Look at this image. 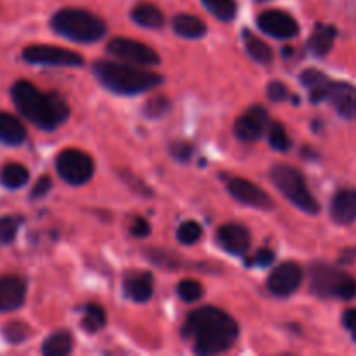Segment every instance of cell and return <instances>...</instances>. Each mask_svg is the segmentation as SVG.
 Returning a JSON list of instances; mask_svg holds the SVG:
<instances>
[{"label": "cell", "mask_w": 356, "mask_h": 356, "mask_svg": "<svg viewBox=\"0 0 356 356\" xmlns=\"http://www.w3.org/2000/svg\"><path fill=\"white\" fill-rule=\"evenodd\" d=\"M172 26L174 31L184 38H200L207 31V26L202 23V19L190 16V14H179V16L174 17Z\"/></svg>", "instance_id": "cell-21"}, {"label": "cell", "mask_w": 356, "mask_h": 356, "mask_svg": "<svg viewBox=\"0 0 356 356\" xmlns=\"http://www.w3.org/2000/svg\"><path fill=\"white\" fill-rule=\"evenodd\" d=\"M312 291L322 298H356V278L329 264L316 263L312 266Z\"/></svg>", "instance_id": "cell-7"}, {"label": "cell", "mask_w": 356, "mask_h": 356, "mask_svg": "<svg viewBox=\"0 0 356 356\" xmlns=\"http://www.w3.org/2000/svg\"><path fill=\"white\" fill-rule=\"evenodd\" d=\"M73 350V336L66 330H59L49 336L42 346V353L45 356H65Z\"/></svg>", "instance_id": "cell-23"}, {"label": "cell", "mask_w": 356, "mask_h": 356, "mask_svg": "<svg viewBox=\"0 0 356 356\" xmlns=\"http://www.w3.org/2000/svg\"><path fill=\"white\" fill-rule=\"evenodd\" d=\"M271 181L280 190V193L287 200H291L296 207L308 212V214H318V202L313 197L312 191L308 190V184H306L305 177H302V174L298 169L278 163V165L271 169Z\"/></svg>", "instance_id": "cell-6"}, {"label": "cell", "mask_w": 356, "mask_h": 356, "mask_svg": "<svg viewBox=\"0 0 356 356\" xmlns=\"http://www.w3.org/2000/svg\"><path fill=\"white\" fill-rule=\"evenodd\" d=\"M108 52L115 58L136 66H153L160 63V56L156 54L155 49L138 40H131V38H111L108 44Z\"/></svg>", "instance_id": "cell-9"}, {"label": "cell", "mask_w": 356, "mask_h": 356, "mask_svg": "<svg viewBox=\"0 0 356 356\" xmlns=\"http://www.w3.org/2000/svg\"><path fill=\"white\" fill-rule=\"evenodd\" d=\"M273 259H275L273 250H270V249H261L259 252H257L256 256L252 257V261H250V263L257 264V266H268V264L273 263Z\"/></svg>", "instance_id": "cell-38"}, {"label": "cell", "mask_w": 356, "mask_h": 356, "mask_svg": "<svg viewBox=\"0 0 356 356\" xmlns=\"http://www.w3.org/2000/svg\"><path fill=\"white\" fill-rule=\"evenodd\" d=\"M51 26L63 37L75 42L90 44L106 33V24L101 17L83 9H61L52 16Z\"/></svg>", "instance_id": "cell-5"}, {"label": "cell", "mask_w": 356, "mask_h": 356, "mask_svg": "<svg viewBox=\"0 0 356 356\" xmlns=\"http://www.w3.org/2000/svg\"><path fill=\"white\" fill-rule=\"evenodd\" d=\"M343 323L344 327H346L348 330H350L351 334L355 336L356 339V309H348V312H344L343 315Z\"/></svg>", "instance_id": "cell-39"}, {"label": "cell", "mask_w": 356, "mask_h": 356, "mask_svg": "<svg viewBox=\"0 0 356 356\" xmlns=\"http://www.w3.org/2000/svg\"><path fill=\"white\" fill-rule=\"evenodd\" d=\"M337 30L330 24L318 23L313 30L312 37H309V49L315 56H325L327 52L332 49L334 42H336Z\"/></svg>", "instance_id": "cell-20"}, {"label": "cell", "mask_w": 356, "mask_h": 356, "mask_svg": "<svg viewBox=\"0 0 356 356\" xmlns=\"http://www.w3.org/2000/svg\"><path fill=\"white\" fill-rule=\"evenodd\" d=\"M191 149H193L191 148V145L179 141V143H174L172 148H170V152H172V155L176 156L177 160H188L191 155Z\"/></svg>", "instance_id": "cell-37"}, {"label": "cell", "mask_w": 356, "mask_h": 356, "mask_svg": "<svg viewBox=\"0 0 356 356\" xmlns=\"http://www.w3.org/2000/svg\"><path fill=\"white\" fill-rule=\"evenodd\" d=\"M268 127V111L263 106H252L236 120L235 134L242 141H256Z\"/></svg>", "instance_id": "cell-14"}, {"label": "cell", "mask_w": 356, "mask_h": 356, "mask_svg": "<svg viewBox=\"0 0 356 356\" xmlns=\"http://www.w3.org/2000/svg\"><path fill=\"white\" fill-rule=\"evenodd\" d=\"M124 291L132 301L146 302L153 296V275L148 271H129L124 278Z\"/></svg>", "instance_id": "cell-17"}, {"label": "cell", "mask_w": 356, "mask_h": 356, "mask_svg": "<svg viewBox=\"0 0 356 356\" xmlns=\"http://www.w3.org/2000/svg\"><path fill=\"white\" fill-rule=\"evenodd\" d=\"M257 24L264 33L282 40L294 38L299 33L298 21L284 10H266L257 17Z\"/></svg>", "instance_id": "cell-13"}, {"label": "cell", "mask_w": 356, "mask_h": 356, "mask_svg": "<svg viewBox=\"0 0 356 356\" xmlns=\"http://www.w3.org/2000/svg\"><path fill=\"white\" fill-rule=\"evenodd\" d=\"M330 216L337 225H351L356 221V190L346 188L337 191L330 205Z\"/></svg>", "instance_id": "cell-18"}, {"label": "cell", "mask_w": 356, "mask_h": 356, "mask_svg": "<svg viewBox=\"0 0 356 356\" xmlns=\"http://www.w3.org/2000/svg\"><path fill=\"white\" fill-rule=\"evenodd\" d=\"M183 334L193 341L197 353L218 355L235 344L238 337V325L222 309L205 306L188 315Z\"/></svg>", "instance_id": "cell-1"}, {"label": "cell", "mask_w": 356, "mask_h": 356, "mask_svg": "<svg viewBox=\"0 0 356 356\" xmlns=\"http://www.w3.org/2000/svg\"><path fill=\"white\" fill-rule=\"evenodd\" d=\"M225 183L229 193H232L236 200L242 202V204L250 205V207H256V209H263V211H268V209L275 207L270 195H268L266 191L261 190L259 186H256L252 181L243 179V177H238V176H232V177H225Z\"/></svg>", "instance_id": "cell-11"}, {"label": "cell", "mask_w": 356, "mask_h": 356, "mask_svg": "<svg viewBox=\"0 0 356 356\" xmlns=\"http://www.w3.org/2000/svg\"><path fill=\"white\" fill-rule=\"evenodd\" d=\"M348 254H350V256H353V257H355V259H356V249H353V250H350V252H348Z\"/></svg>", "instance_id": "cell-40"}, {"label": "cell", "mask_w": 356, "mask_h": 356, "mask_svg": "<svg viewBox=\"0 0 356 356\" xmlns=\"http://www.w3.org/2000/svg\"><path fill=\"white\" fill-rule=\"evenodd\" d=\"M94 75L106 89L117 94H125V96L146 92L163 82L162 76L148 72V70H143L141 66L113 61L94 63Z\"/></svg>", "instance_id": "cell-3"}, {"label": "cell", "mask_w": 356, "mask_h": 356, "mask_svg": "<svg viewBox=\"0 0 356 356\" xmlns=\"http://www.w3.org/2000/svg\"><path fill=\"white\" fill-rule=\"evenodd\" d=\"M167 104L169 103H167L165 97H155V99H152L146 104V113L149 117H159V115H162L167 110Z\"/></svg>", "instance_id": "cell-34"}, {"label": "cell", "mask_w": 356, "mask_h": 356, "mask_svg": "<svg viewBox=\"0 0 356 356\" xmlns=\"http://www.w3.org/2000/svg\"><path fill=\"white\" fill-rule=\"evenodd\" d=\"M268 136H270V145L273 146L275 149H278V152H285V149H289V146H291V139H289L287 131H285V127L280 122H273V124L270 125Z\"/></svg>", "instance_id": "cell-29"}, {"label": "cell", "mask_w": 356, "mask_h": 356, "mask_svg": "<svg viewBox=\"0 0 356 356\" xmlns=\"http://www.w3.org/2000/svg\"><path fill=\"white\" fill-rule=\"evenodd\" d=\"M28 177H30V172L24 165L21 163H7L6 167L0 172V181H2L3 186L10 188V190H16V188H21L26 184Z\"/></svg>", "instance_id": "cell-25"}, {"label": "cell", "mask_w": 356, "mask_h": 356, "mask_svg": "<svg viewBox=\"0 0 356 356\" xmlns=\"http://www.w3.org/2000/svg\"><path fill=\"white\" fill-rule=\"evenodd\" d=\"M204 6L222 21H232L236 14L235 0H202Z\"/></svg>", "instance_id": "cell-27"}, {"label": "cell", "mask_w": 356, "mask_h": 356, "mask_svg": "<svg viewBox=\"0 0 356 356\" xmlns=\"http://www.w3.org/2000/svg\"><path fill=\"white\" fill-rule=\"evenodd\" d=\"M23 59L31 65L68 66V68H79L83 65V58L79 52L56 45H30L23 51Z\"/></svg>", "instance_id": "cell-10"}, {"label": "cell", "mask_w": 356, "mask_h": 356, "mask_svg": "<svg viewBox=\"0 0 356 356\" xmlns=\"http://www.w3.org/2000/svg\"><path fill=\"white\" fill-rule=\"evenodd\" d=\"M51 186H52L51 177H49V176H42L40 179H38L37 183H35L33 191H31V197H33V198L44 197V195H47V191L51 190Z\"/></svg>", "instance_id": "cell-35"}, {"label": "cell", "mask_w": 356, "mask_h": 356, "mask_svg": "<svg viewBox=\"0 0 356 356\" xmlns=\"http://www.w3.org/2000/svg\"><path fill=\"white\" fill-rule=\"evenodd\" d=\"M132 19L139 24V26L145 28H160L163 24V14L153 3H138V6L132 9Z\"/></svg>", "instance_id": "cell-22"}, {"label": "cell", "mask_w": 356, "mask_h": 356, "mask_svg": "<svg viewBox=\"0 0 356 356\" xmlns=\"http://www.w3.org/2000/svg\"><path fill=\"white\" fill-rule=\"evenodd\" d=\"M104 323H106V313H104V309L99 305H94V302L87 305L82 320L83 329L92 334L103 329Z\"/></svg>", "instance_id": "cell-26"}, {"label": "cell", "mask_w": 356, "mask_h": 356, "mask_svg": "<svg viewBox=\"0 0 356 356\" xmlns=\"http://www.w3.org/2000/svg\"><path fill=\"white\" fill-rule=\"evenodd\" d=\"M3 336L10 344H21L31 336V330L23 322H10L3 327Z\"/></svg>", "instance_id": "cell-28"}, {"label": "cell", "mask_w": 356, "mask_h": 356, "mask_svg": "<svg viewBox=\"0 0 356 356\" xmlns=\"http://www.w3.org/2000/svg\"><path fill=\"white\" fill-rule=\"evenodd\" d=\"M177 294L181 296V299L186 302H193V301H198V299L202 298V294H204V289H202V285L198 284L197 280H183L179 282V285H177Z\"/></svg>", "instance_id": "cell-31"}, {"label": "cell", "mask_w": 356, "mask_h": 356, "mask_svg": "<svg viewBox=\"0 0 356 356\" xmlns=\"http://www.w3.org/2000/svg\"><path fill=\"white\" fill-rule=\"evenodd\" d=\"M10 96L19 113L44 131L58 129L70 115L68 104L59 94L42 92L26 80L14 83Z\"/></svg>", "instance_id": "cell-2"}, {"label": "cell", "mask_w": 356, "mask_h": 356, "mask_svg": "<svg viewBox=\"0 0 356 356\" xmlns=\"http://www.w3.org/2000/svg\"><path fill=\"white\" fill-rule=\"evenodd\" d=\"M26 284L14 275L0 277V312H14L24 302Z\"/></svg>", "instance_id": "cell-16"}, {"label": "cell", "mask_w": 356, "mask_h": 356, "mask_svg": "<svg viewBox=\"0 0 356 356\" xmlns=\"http://www.w3.org/2000/svg\"><path fill=\"white\" fill-rule=\"evenodd\" d=\"M131 232H132V235L138 236V238H145V236L149 235L152 228H149L148 221H145L143 218H136L134 222H132V226H131Z\"/></svg>", "instance_id": "cell-36"}, {"label": "cell", "mask_w": 356, "mask_h": 356, "mask_svg": "<svg viewBox=\"0 0 356 356\" xmlns=\"http://www.w3.org/2000/svg\"><path fill=\"white\" fill-rule=\"evenodd\" d=\"M202 236V226L195 221H186L179 226L177 229V240L184 245H193L200 240Z\"/></svg>", "instance_id": "cell-30"}, {"label": "cell", "mask_w": 356, "mask_h": 356, "mask_svg": "<svg viewBox=\"0 0 356 356\" xmlns=\"http://www.w3.org/2000/svg\"><path fill=\"white\" fill-rule=\"evenodd\" d=\"M301 82L312 92L313 103L329 101L341 117L356 120V87L346 82H334L318 70L301 73Z\"/></svg>", "instance_id": "cell-4"}, {"label": "cell", "mask_w": 356, "mask_h": 356, "mask_svg": "<svg viewBox=\"0 0 356 356\" xmlns=\"http://www.w3.org/2000/svg\"><path fill=\"white\" fill-rule=\"evenodd\" d=\"M26 138V129L14 115L0 111V143L16 146Z\"/></svg>", "instance_id": "cell-19"}, {"label": "cell", "mask_w": 356, "mask_h": 356, "mask_svg": "<svg viewBox=\"0 0 356 356\" xmlns=\"http://www.w3.org/2000/svg\"><path fill=\"white\" fill-rule=\"evenodd\" d=\"M216 238H218L219 247L225 249L226 252L233 254V256H243L250 247L249 229L242 225H235V222L221 226L218 229Z\"/></svg>", "instance_id": "cell-15"}, {"label": "cell", "mask_w": 356, "mask_h": 356, "mask_svg": "<svg viewBox=\"0 0 356 356\" xmlns=\"http://www.w3.org/2000/svg\"><path fill=\"white\" fill-rule=\"evenodd\" d=\"M268 96L271 101H285L291 97V90L282 82H271L268 87Z\"/></svg>", "instance_id": "cell-33"}, {"label": "cell", "mask_w": 356, "mask_h": 356, "mask_svg": "<svg viewBox=\"0 0 356 356\" xmlns=\"http://www.w3.org/2000/svg\"><path fill=\"white\" fill-rule=\"evenodd\" d=\"M56 167L58 172L66 183L79 184L87 183L94 174V162L87 153L80 152V149L68 148L61 152L56 159Z\"/></svg>", "instance_id": "cell-8"}, {"label": "cell", "mask_w": 356, "mask_h": 356, "mask_svg": "<svg viewBox=\"0 0 356 356\" xmlns=\"http://www.w3.org/2000/svg\"><path fill=\"white\" fill-rule=\"evenodd\" d=\"M243 44H245V49L250 54V58L256 59L257 63L268 65V63L273 61V49L266 42L257 38L252 31L243 30Z\"/></svg>", "instance_id": "cell-24"}, {"label": "cell", "mask_w": 356, "mask_h": 356, "mask_svg": "<svg viewBox=\"0 0 356 356\" xmlns=\"http://www.w3.org/2000/svg\"><path fill=\"white\" fill-rule=\"evenodd\" d=\"M302 282V268L298 263H282L280 266H277V270H273V273L268 278V289L273 292L275 296H280V298H287V296L294 294L299 289Z\"/></svg>", "instance_id": "cell-12"}, {"label": "cell", "mask_w": 356, "mask_h": 356, "mask_svg": "<svg viewBox=\"0 0 356 356\" xmlns=\"http://www.w3.org/2000/svg\"><path fill=\"white\" fill-rule=\"evenodd\" d=\"M21 225L19 218H14V216H3L0 218V242L9 243L16 238L17 228Z\"/></svg>", "instance_id": "cell-32"}]
</instances>
